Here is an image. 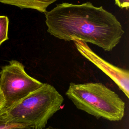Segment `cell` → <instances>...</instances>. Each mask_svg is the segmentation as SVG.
I'll return each mask as SVG.
<instances>
[{
  "mask_svg": "<svg viewBox=\"0 0 129 129\" xmlns=\"http://www.w3.org/2000/svg\"><path fill=\"white\" fill-rule=\"evenodd\" d=\"M42 129H60V128H53V127H47V128H43Z\"/></svg>",
  "mask_w": 129,
  "mask_h": 129,
  "instance_id": "cell-12",
  "label": "cell"
},
{
  "mask_svg": "<svg viewBox=\"0 0 129 129\" xmlns=\"http://www.w3.org/2000/svg\"><path fill=\"white\" fill-rule=\"evenodd\" d=\"M66 95L78 109L97 118L119 121L124 116L123 101L101 83H71Z\"/></svg>",
  "mask_w": 129,
  "mask_h": 129,
  "instance_id": "cell-3",
  "label": "cell"
},
{
  "mask_svg": "<svg viewBox=\"0 0 129 129\" xmlns=\"http://www.w3.org/2000/svg\"><path fill=\"white\" fill-rule=\"evenodd\" d=\"M43 83L29 76L20 61L11 60L0 71V93L8 108L38 89Z\"/></svg>",
  "mask_w": 129,
  "mask_h": 129,
  "instance_id": "cell-4",
  "label": "cell"
},
{
  "mask_svg": "<svg viewBox=\"0 0 129 129\" xmlns=\"http://www.w3.org/2000/svg\"><path fill=\"white\" fill-rule=\"evenodd\" d=\"M63 102L62 96L53 86L43 83L15 105L1 111L11 123L42 129Z\"/></svg>",
  "mask_w": 129,
  "mask_h": 129,
  "instance_id": "cell-2",
  "label": "cell"
},
{
  "mask_svg": "<svg viewBox=\"0 0 129 129\" xmlns=\"http://www.w3.org/2000/svg\"><path fill=\"white\" fill-rule=\"evenodd\" d=\"M115 4L120 8H125L127 10L129 8V0H115Z\"/></svg>",
  "mask_w": 129,
  "mask_h": 129,
  "instance_id": "cell-9",
  "label": "cell"
},
{
  "mask_svg": "<svg viewBox=\"0 0 129 129\" xmlns=\"http://www.w3.org/2000/svg\"><path fill=\"white\" fill-rule=\"evenodd\" d=\"M73 41L78 51L111 79L126 96L128 98V71L114 66L105 61L93 52L88 46L87 43L77 39H75Z\"/></svg>",
  "mask_w": 129,
  "mask_h": 129,
  "instance_id": "cell-5",
  "label": "cell"
},
{
  "mask_svg": "<svg viewBox=\"0 0 129 129\" xmlns=\"http://www.w3.org/2000/svg\"><path fill=\"white\" fill-rule=\"evenodd\" d=\"M7 129H36L31 127L29 126H22V125H19V126H14L12 127H10Z\"/></svg>",
  "mask_w": 129,
  "mask_h": 129,
  "instance_id": "cell-11",
  "label": "cell"
},
{
  "mask_svg": "<svg viewBox=\"0 0 129 129\" xmlns=\"http://www.w3.org/2000/svg\"><path fill=\"white\" fill-rule=\"evenodd\" d=\"M9 20L6 16H0V46L8 39Z\"/></svg>",
  "mask_w": 129,
  "mask_h": 129,
  "instance_id": "cell-7",
  "label": "cell"
},
{
  "mask_svg": "<svg viewBox=\"0 0 129 129\" xmlns=\"http://www.w3.org/2000/svg\"><path fill=\"white\" fill-rule=\"evenodd\" d=\"M58 0H0V3L16 6L21 9H31L45 13L47 8Z\"/></svg>",
  "mask_w": 129,
  "mask_h": 129,
  "instance_id": "cell-6",
  "label": "cell"
},
{
  "mask_svg": "<svg viewBox=\"0 0 129 129\" xmlns=\"http://www.w3.org/2000/svg\"><path fill=\"white\" fill-rule=\"evenodd\" d=\"M21 125L15 124L10 123L6 118L2 111H0V129H7L14 126H19ZM23 126V125H22Z\"/></svg>",
  "mask_w": 129,
  "mask_h": 129,
  "instance_id": "cell-8",
  "label": "cell"
},
{
  "mask_svg": "<svg viewBox=\"0 0 129 129\" xmlns=\"http://www.w3.org/2000/svg\"><path fill=\"white\" fill-rule=\"evenodd\" d=\"M5 107V100L3 96L0 93V111L4 109Z\"/></svg>",
  "mask_w": 129,
  "mask_h": 129,
  "instance_id": "cell-10",
  "label": "cell"
},
{
  "mask_svg": "<svg viewBox=\"0 0 129 129\" xmlns=\"http://www.w3.org/2000/svg\"><path fill=\"white\" fill-rule=\"evenodd\" d=\"M44 13L47 32L65 41L77 39L109 51L118 44L124 34L113 14L89 2L80 5L59 4Z\"/></svg>",
  "mask_w": 129,
  "mask_h": 129,
  "instance_id": "cell-1",
  "label": "cell"
}]
</instances>
